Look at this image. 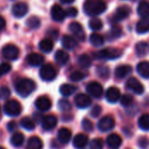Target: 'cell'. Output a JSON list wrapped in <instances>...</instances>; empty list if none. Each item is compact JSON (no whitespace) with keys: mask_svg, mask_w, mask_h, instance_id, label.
<instances>
[{"mask_svg":"<svg viewBox=\"0 0 149 149\" xmlns=\"http://www.w3.org/2000/svg\"><path fill=\"white\" fill-rule=\"evenodd\" d=\"M14 88L16 93L21 97L29 96L36 88V84L30 79H19L15 82Z\"/></svg>","mask_w":149,"mask_h":149,"instance_id":"6da1fadb","label":"cell"},{"mask_svg":"<svg viewBox=\"0 0 149 149\" xmlns=\"http://www.w3.org/2000/svg\"><path fill=\"white\" fill-rule=\"evenodd\" d=\"M107 9L103 0H87L83 4V10L88 16H97L104 13Z\"/></svg>","mask_w":149,"mask_h":149,"instance_id":"7a4b0ae2","label":"cell"},{"mask_svg":"<svg viewBox=\"0 0 149 149\" xmlns=\"http://www.w3.org/2000/svg\"><path fill=\"white\" fill-rule=\"evenodd\" d=\"M122 55V51L118 48L108 47L104 50H101L94 54L96 58H104V59H116Z\"/></svg>","mask_w":149,"mask_h":149,"instance_id":"3957f363","label":"cell"},{"mask_svg":"<svg viewBox=\"0 0 149 149\" xmlns=\"http://www.w3.org/2000/svg\"><path fill=\"white\" fill-rule=\"evenodd\" d=\"M4 113L11 117L18 116L22 111V107L20 103L16 100H7L4 106Z\"/></svg>","mask_w":149,"mask_h":149,"instance_id":"277c9868","label":"cell"},{"mask_svg":"<svg viewBox=\"0 0 149 149\" xmlns=\"http://www.w3.org/2000/svg\"><path fill=\"white\" fill-rule=\"evenodd\" d=\"M40 76L44 81H52L57 76V71L55 67L51 64H46L42 65L40 70Z\"/></svg>","mask_w":149,"mask_h":149,"instance_id":"5b68a950","label":"cell"},{"mask_svg":"<svg viewBox=\"0 0 149 149\" xmlns=\"http://www.w3.org/2000/svg\"><path fill=\"white\" fill-rule=\"evenodd\" d=\"M2 55L8 60H16L19 56V49L15 45L8 44L3 47Z\"/></svg>","mask_w":149,"mask_h":149,"instance_id":"8992f818","label":"cell"},{"mask_svg":"<svg viewBox=\"0 0 149 149\" xmlns=\"http://www.w3.org/2000/svg\"><path fill=\"white\" fill-rule=\"evenodd\" d=\"M86 90H87V93L90 96H92L96 99L101 98V96L103 95V92H104L102 85L97 81L90 82L86 86Z\"/></svg>","mask_w":149,"mask_h":149,"instance_id":"52a82bcc","label":"cell"},{"mask_svg":"<svg viewBox=\"0 0 149 149\" xmlns=\"http://www.w3.org/2000/svg\"><path fill=\"white\" fill-rule=\"evenodd\" d=\"M69 31L76 37V38L81 41V42H83L86 38V35H85V31L82 26V24L78 22H72L70 24H69V27H68Z\"/></svg>","mask_w":149,"mask_h":149,"instance_id":"ba28073f","label":"cell"},{"mask_svg":"<svg viewBox=\"0 0 149 149\" xmlns=\"http://www.w3.org/2000/svg\"><path fill=\"white\" fill-rule=\"evenodd\" d=\"M97 127L101 132H108L115 127V120L112 116H105L99 120Z\"/></svg>","mask_w":149,"mask_h":149,"instance_id":"9c48e42d","label":"cell"},{"mask_svg":"<svg viewBox=\"0 0 149 149\" xmlns=\"http://www.w3.org/2000/svg\"><path fill=\"white\" fill-rule=\"evenodd\" d=\"M28 11V5L25 2H18L13 4L11 8V12L14 17H24Z\"/></svg>","mask_w":149,"mask_h":149,"instance_id":"30bf717a","label":"cell"},{"mask_svg":"<svg viewBox=\"0 0 149 149\" xmlns=\"http://www.w3.org/2000/svg\"><path fill=\"white\" fill-rule=\"evenodd\" d=\"M130 13H131V8L127 5H122L116 10V12L112 17V20L114 22L122 21L126 17H128Z\"/></svg>","mask_w":149,"mask_h":149,"instance_id":"8fae6325","label":"cell"},{"mask_svg":"<svg viewBox=\"0 0 149 149\" xmlns=\"http://www.w3.org/2000/svg\"><path fill=\"white\" fill-rule=\"evenodd\" d=\"M126 87L136 94H142L144 92L143 85L136 78H133V77L130 78L126 81Z\"/></svg>","mask_w":149,"mask_h":149,"instance_id":"7c38bea8","label":"cell"},{"mask_svg":"<svg viewBox=\"0 0 149 149\" xmlns=\"http://www.w3.org/2000/svg\"><path fill=\"white\" fill-rule=\"evenodd\" d=\"M75 103L80 109H84L91 105V99L85 93H79L75 97Z\"/></svg>","mask_w":149,"mask_h":149,"instance_id":"4fadbf2b","label":"cell"},{"mask_svg":"<svg viewBox=\"0 0 149 149\" xmlns=\"http://www.w3.org/2000/svg\"><path fill=\"white\" fill-rule=\"evenodd\" d=\"M58 123V120L54 115H47L42 118L41 120V126L42 128L46 131L53 130Z\"/></svg>","mask_w":149,"mask_h":149,"instance_id":"5bb4252c","label":"cell"},{"mask_svg":"<svg viewBox=\"0 0 149 149\" xmlns=\"http://www.w3.org/2000/svg\"><path fill=\"white\" fill-rule=\"evenodd\" d=\"M51 17L56 22H61L66 17V11L59 4H54L51 8Z\"/></svg>","mask_w":149,"mask_h":149,"instance_id":"9a60e30c","label":"cell"},{"mask_svg":"<svg viewBox=\"0 0 149 149\" xmlns=\"http://www.w3.org/2000/svg\"><path fill=\"white\" fill-rule=\"evenodd\" d=\"M35 106L40 111H48L52 107V101L47 96H40L35 101Z\"/></svg>","mask_w":149,"mask_h":149,"instance_id":"2e32d148","label":"cell"},{"mask_svg":"<svg viewBox=\"0 0 149 149\" xmlns=\"http://www.w3.org/2000/svg\"><path fill=\"white\" fill-rule=\"evenodd\" d=\"M44 60H45V58L43 57V55L40 53H36V52L30 53L26 57V62L32 66L41 65L44 63Z\"/></svg>","mask_w":149,"mask_h":149,"instance_id":"e0dca14e","label":"cell"},{"mask_svg":"<svg viewBox=\"0 0 149 149\" xmlns=\"http://www.w3.org/2000/svg\"><path fill=\"white\" fill-rule=\"evenodd\" d=\"M105 98L110 103H116L120 98L119 89L115 86H112V87L108 88V90L106 91Z\"/></svg>","mask_w":149,"mask_h":149,"instance_id":"ac0fdd59","label":"cell"},{"mask_svg":"<svg viewBox=\"0 0 149 149\" xmlns=\"http://www.w3.org/2000/svg\"><path fill=\"white\" fill-rule=\"evenodd\" d=\"M89 142V138L84 134H78L73 140V145L76 148L82 149L85 148Z\"/></svg>","mask_w":149,"mask_h":149,"instance_id":"d6986e66","label":"cell"},{"mask_svg":"<svg viewBox=\"0 0 149 149\" xmlns=\"http://www.w3.org/2000/svg\"><path fill=\"white\" fill-rule=\"evenodd\" d=\"M106 143L109 148L112 149H118L122 144V139L119 134H112L107 137Z\"/></svg>","mask_w":149,"mask_h":149,"instance_id":"ffe728a7","label":"cell"},{"mask_svg":"<svg viewBox=\"0 0 149 149\" xmlns=\"http://www.w3.org/2000/svg\"><path fill=\"white\" fill-rule=\"evenodd\" d=\"M61 45L63 48L72 51L76 49V47L77 46V42L73 37L68 36V35H64L61 38Z\"/></svg>","mask_w":149,"mask_h":149,"instance_id":"44dd1931","label":"cell"},{"mask_svg":"<svg viewBox=\"0 0 149 149\" xmlns=\"http://www.w3.org/2000/svg\"><path fill=\"white\" fill-rule=\"evenodd\" d=\"M71 131L67 128V127H61L59 129L58 134H57V138L59 140V141L62 144H67L69 142L70 139H71Z\"/></svg>","mask_w":149,"mask_h":149,"instance_id":"7402d4cb","label":"cell"},{"mask_svg":"<svg viewBox=\"0 0 149 149\" xmlns=\"http://www.w3.org/2000/svg\"><path fill=\"white\" fill-rule=\"evenodd\" d=\"M132 72V66L128 65H121L115 69V76L118 79H124Z\"/></svg>","mask_w":149,"mask_h":149,"instance_id":"603a6c76","label":"cell"},{"mask_svg":"<svg viewBox=\"0 0 149 149\" xmlns=\"http://www.w3.org/2000/svg\"><path fill=\"white\" fill-rule=\"evenodd\" d=\"M54 59L60 65H66L69 60V55L63 50H58L54 54Z\"/></svg>","mask_w":149,"mask_h":149,"instance_id":"cb8c5ba5","label":"cell"},{"mask_svg":"<svg viewBox=\"0 0 149 149\" xmlns=\"http://www.w3.org/2000/svg\"><path fill=\"white\" fill-rule=\"evenodd\" d=\"M136 31L139 34H144L149 31V18L144 17L136 24Z\"/></svg>","mask_w":149,"mask_h":149,"instance_id":"d4e9b609","label":"cell"},{"mask_svg":"<svg viewBox=\"0 0 149 149\" xmlns=\"http://www.w3.org/2000/svg\"><path fill=\"white\" fill-rule=\"evenodd\" d=\"M76 90H77L76 86L70 85V84H63L60 87V93L64 97L71 96L73 93H75L76 92Z\"/></svg>","mask_w":149,"mask_h":149,"instance_id":"484cf974","label":"cell"},{"mask_svg":"<svg viewBox=\"0 0 149 149\" xmlns=\"http://www.w3.org/2000/svg\"><path fill=\"white\" fill-rule=\"evenodd\" d=\"M43 142L40 138L37 136H32L28 140L26 149H42Z\"/></svg>","mask_w":149,"mask_h":149,"instance_id":"4316f807","label":"cell"},{"mask_svg":"<svg viewBox=\"0 0 149 149\" xmlns=\"http://www.w3.org/2000/svg\"><path fill=\"white\" fill-rule=\"evenodd\" d=\"M137 72L139 74L145 79H149V62L142 61L137 65Z\"/></svg>","mask_w":149,"mask_h":149,"instance_id":"83f0119b","label":"cell"},{"mask_svg":"<svg viewBox=\"0 0 149 149\" xmlns=\"http://www.w3.org/2000/svg\"><path fill=\"white\" fill-rule=\"evenodd\" d=\"M135 52L138 56L144 57L149 53V44L146 42H140L135 46Z\"/></svg>","mask_w":149,"mask_h":149,"instance_id":"f1b7e54d","label":"cell"},{"mask_svg":"<svg viewBox=\"0 0 149 149\" xmlns=\"http://www.w3.org/2000/svg\"><path fill=\"white\" fill-rule=\"evenodd\" d=\"M39 47H40V51H42L46 53H48V52H52V50L54 48V42L51 38H44L40 42Z\"/></svg>","mask_w":149,"mask_h":149,"instance_id":"f546056e","label":"cell"},{"mask_svg":"<svg viewBox=\"0 0 149 149\" xmlns=\"http://www.w3.org/2000/svg\"><path fill=\"white\" fill-rule=\"evenodd\" d=\"M25 141V136L22 133L20 132H16L12 134L11 137V143L13 147L19 148L23 145Z\"/></svg>","mask_w":149,"mask_h":149,"instance_id":"4dcf8cb0","label":"cell"},{"mask_svg":"<svg viewBox=\"0 0 149 149\" xmlns=\"http://www.w3.org/2000/svg\"><path fill=\"white\" fill-rule=\"evenodd\" d=\"M90 42L93 46L99 47L104 45L105 38L102 35H100L98 33H92L90 37Z\"/></svg>","mask_w":149,"mask_h":149,"instance_id":"1f68e13d","label":"cell"},{"mask_svg":"<svg viewBox=\"0 0 149 149\" xmlns=\"http://www.w3.org/2000/svg\"><path fill=\"white\" fill-rule=\"evenodd\" d=\"M91 58L88 54H82L78 58V65L83 69H88L91 66Z\"/></svg>","mask_w":149,"mask_h":149,"instance_id":"d6a6232c","label":"cell"},{"mask_svg":"<svg viewBox=\"0 0 149 149\" xmlns=\"http://www.w3.org/2000/svg\"><path fill=\"white\" fill-rule=\"evenodd\" d=\"M137 12L139 15L142 17H149V3L147 1H142L140 3L138 8H137Z\"/></svg>","mask_w":149,"mask_h":149,"instance_id":"836d02e7","label":"cell"},{"mask_svg":"<svg viewBox=\"0 0 149 149\" xmlns=\"http://www.w3.org/2000/svg\"><path fill=\"white\" fill-rule=\"evenodd\" d=\"M20 125L23 128H25V130H28V131H32L35 127L34 121L29 117H23L20 120Z\"/></svg>","mask_w":149,"mask_h":149,"instance_id":"e575fe53","label":"cell"},{"mask_svg":"<svg viewBox=\"0 0 149 149\" xmlns=\"http://www.w3.org/2000/svg\"><path fill=\"white\" fill-rule=\"evenodd\" d=\"M139 127L145 131H148L149 130V114L146 113L143 114L140 117L139 121H138Z\"/></svg>","mask_w":149,"mask_h":149,"instance_id":"d590c367","label":"cell"},{"mask_svg":"<svg viewBox=\"0 0 149 149\" xmlns=\"http://www.w3.org/2000/svg\"><path fill=\"white\" fill-rule=\"evenodd\" d=\"M122 36V29L119 26H113L108 33V38L112 40Z\"/></svg>","mask_w":149,"mask_h":149,"instance_id":"8d00e7d4","label":"cell"},{"mask_svg":"<svg viewBox=\"0 0 149 149\" xmlns=\"http://www.w3.org/2000/svg\"><path fill=\"white\" fill-rule=\"evenodd\" d=\"M26 25L31 29H38L40 25V18L36 16H32L26 20Z\"/></svg>","mask_w":149,"mask_h":149,"instance_id":"74e56055","label":"cell"},{"mask_svg":"<svg viewBox=\"0 0 149 149\" xmlns=\"http://www.w3.org/2000/svg\"><path fill=\"white\" fill-rule=\"evenodd\" d=\"M89 26L92 31H99L103 27V22L99 18H91L89 22Z\"/></svg>","mask_w":149,"mask_h":149,"instance_id":"f35d334b","label":"cell"},{"mask_svg":"<svg viewBox=\"0 0 149 149\" xmlns=\"http://www.w3.org/2000/svg\"><path fill=\"white\" fill-rule=\"evenodd\" d=\"M58 107L62 112H69L72 109V105L68 100L61 99L58 102Z\"/></svg>","mask_w":149,"mask_h":149,"instance_id":"ab89813d","label":"cell"},{"mask_svg":"<svg viewBox=\"0 0 149 149\" xmlns=\"http://www.w3.org/2000/svg\"><path fill=\"white\" fill-rule=\"evenodd\" d=\"M90 149H103L104 148V141L100 138L93 139L90 142Z\"/></svg>","mask_w":149,"mask_h":149,"instance_id":"60d3db41","label":"cell"},{"mask_svg":"<svg viewBox=\"0 0 149 149\" xmlns=\"http://www.w3.org/2000/svg\"><path fill=\"white\" fill-rule=\"evenodd\" d=\"M97 72L98 74V76L102 79H107L109 76H110V70L108 67L106 66H104V65H101V66H98L97 69Z\"/></svg>","mask_w":149,"mask_h":149,"instance_id":"b9f144b4","label":"cell"},{"mask_svg":"<svg viewBox=\"0 0 149 149\" xmlns=\"http://www.w3.org/2000/svg\"><path fill=\"white\" fill-rule=\"evenodd\" d=\"M86 77V74L80 72V71H76L74 72L73 73H71L70 75V79L72 81H75V82H78V81H82L84 78Z\"/></svg>","mask_w":149,"mask_h":149,"instance_id":"7bdbcfd3","label":"cell"},{"mask_svg":"<svg viewBox=\"0 0 149 149\" xmlns=\"http://www.w3.org/2000/svg\"><path fill=\"white\" fill-rule=\"evenodd\" d=\"M133 100H134V99L131 94H125L124 96L121 97L120 103L124 107H129L130 105L133 104Z\"/></svg>","mask_w":149,"mask_h":149,"instance_id":"ee69618b","label":"cell"},{"mask_svg":"<svg viewBox=\"0 0 149 149\" xmlns=\"http://www.w3.org/2000/svg\"><path fill=\"white\" fill-rule=\"evenodd\" d=\"M11 69V65L9 63H2L0 64V78L5 74H7Z\"/></svg>","mask_w":149,"mask_h":149,"instance_id":"f6af8a7d","label":"cell"},{"mask_svg":"<svg viewBox=\"0 0 149 149\" xmlns=\"http://www.w3.org/2000/svg\"><path fill=\"white\" fill-rule=\"evenodd\" d=\"M82 127H83V129L84 131H86V132H91V131H93V124L88 119H84L82 121Z\"/></svg>","mask_w":149,"mask_h":149,"instance_id":"bcb514c9","label":"cell"},{"mask_svg":"<svg viewBox=\"0 0 149 149\" xmlns=\"http://www.w3.org/2000/svg\"><path fill=\"white\" fill-rule=\"evenodd\" d=\"M11 95V90L7 86H1L0 87V99L1 100H7Z\"/></svg>","mask_w":149,"mask_h":149,"instance_id":"7dc6e473","label":"cell"},{"mask_svg":"<svg viewBox=\"0 0 149 149\" xmlns=\"http://www.w3.org/2000/svg\"><path fill=\"white\" fill-rule=\"evenodd\" d=\"M101 112H102L101 107L98 106V105H96V106H94V107L91 109V111H90V115H91L92 117H94V118H97V117H98V116L101 114Z\"/></svg>","mask_w":149,"mask_h":149,"instance_id":"c3c4849f","label":"cell"},{"mask_svg":"<svg viewBox=\"0 0 149 149\" xmlns=\"http://www.w3.org/2000/svg\"><path fill=\"white\" fill-rule=\"evenodd\" d=\"M138 144H139L140 148H147L149 146V140L147 137H145V136L141 137L138 140Z\"/></svg>","mask_w":149,"mask_h":149,"instance_id":"681fc988","label":"cell"},{"mask_svg":"<svg viewBox=\"0 0 149 149\" xmlns=\"http://www.w3.org/2000/svg\"><path fill=\"white\" fill-rule=\"evenodd\" d=\"M65 11H66V16L71 17H76L77 14H78V10H77V9L75 8V7H69V8H68L67 10H65Z\"/></svg>","mask_w":149,"mask_h":149,"instance_id":"f907efd6","label":"cell"},{"mask_svg":"<svg viewBox=\"0 0 149 149\" xmlns=\"http://www.w3.org/2000/svg\"><path fill=\"white\" fill-rule=\"evenodd\" d=\"M17 123L15 121H11L7 124V129L10 131V132H13L15 131V129L17 128Z\"/></svg>","mask_w":149,"mask_h":149,"instance_id":"816d5d0a","label":"cell"},{"mask_svg":"<svg viewBox=\"0 0 149 149\" xmlns=\"http://www.w3.org/2000/svg\"><path fill=\"white\" fill-rule=\"evenodd\" d=\"M5 24H6V22H5V19L0 15V31H2L4 27H5Z\"/></svg>","mask_w":149,"mask_h":149,"instance_id":"f5cc1de1","label":"cell"},{"mask_svg":"<svg viewBox=\"0 0 149 149\" xmlns=\"http://www.w3.org/2000/svg\"><path fill=\"white\" fill-rule=\"evenodd\" d=\"M62 3H65V4H69V3H72L75 2V0H60Z\"/></svg>","mask_w":149,"mask_h":149,"instance_id":"db71d44e","label":"cell"},{"mask_svg":"<svg viewBox=\"0 0 149 149\" xmlns=\"http://www.w3.org/2000/svg\"><path fill=\"white\" fill-rule=\"evenodd\" d=\"M0 149H5L4 148H3V147H0Z\"/></svg>","mask_w":149,"mask_h":149,"instance_id":"11a10c76","label":"cell"},{"mask_svg":"<svg viewBox=\"0 0 149 149\" xmlns=\"http://www.w3.org/2000/svg\"><path fill=\"white\" fill-rule=\"evenodd\" d=\"M0 112H1V107H0Z\"/></svg>","mask_w":149,"mask_h":149,"instance_id":"9f6ffc18","label":"cell"}]
</instances>
